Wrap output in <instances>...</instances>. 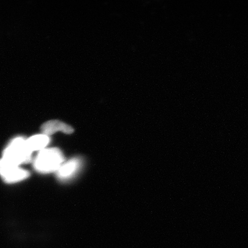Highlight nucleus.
I'll return each mask as SVG.
<instances>
[{
	"mask_svg": "<svg viewBox=\"0 0 248 248\" xmlns=\"http://www.w3.org/2000/svg\"><path fill=\"white\" fill-rule=\"evenodd\" d=\"M41 131L43 135L49 136L58 131L63 132L66 134H71L74 131L72 127L58 120H51L43 124Z\"/></svg>",
	"mask_w": 248,
	"mask_h": 248,
	"instance_id": "5",
	"label": "nucleus"
},
{
	"mask_svg": "<svg viewBox=\"0 0 248 248\" xmlns=\"http://www.w3.org/2000/svg\"><path fill=\"white\" fill-rule=\"evenodd\" d=\"M64 162L63 155L59 149H44L40 151L34 160L33 167L40 173H49L57 171Z\"/></svg>",
	"mask_w": 248,
	"mask_h": 248,
	"instance_id": "1",
	"label": "nucleus"
},
{
	"mask_svg": "<svg viewBox=\"0 0 248 248\" xmlns=\"http://www.w3.org/2000/svg\"><path fill=\"white\" fill-rule=\"evenodd\" d=\"M82 166V160L76 157L62 164L57 171L58 178L61 181H68L75 176Z\"/></svg>",
	"mask_w": 248,
	"mask_h": 248,
	"instance_id": "4",
	"label": "nucleus"
},
{
	"mask_svg": "<svg viewBox=\"0 0 248 248\" xmlns=\"http://www.w3.org/2000/svg\"><path fill=\"white\" fill-rule=\"evenodd\" d=\"M30 173L2 158L0 159V176L7 184H14L29 177Z\"/></svg>",
	"mask_w": 248,
	"mask_h": 248,
	"instance_id": "3",
	"label": "nucleus"
},
{
	"mask_svg": "<svg viewBox=\"0 0 248 248\" xmlns=\"http://www.w3.org/2000/svg\"><path fill=\"white\" fill-rule=\"evenodd\" d=\"M50 141L49 136L41 134L32 136L27 140V144L30 150L32 152L42 151L45 149Z\"/></svg>",
	"mask_w": 248,
	"mask_h": 248,
	"instance_id": "6",
	"label": "nucleus"
},
{
	"mask_svg": "<svg viewBox=\"0 0 248 248\" xmlns=\"http://www.w3.org/2000/svg\"><path fill=\"white\" fill-rule=\"evenodd\" d=\"M26 140L20 137L12 140L5 149L3 158L17 166L30 162L32 159V152L28 147Z\"/></svg>",
	"mask_w": 248,
	"mask_h": 248,
	"instance_id": "2",
	"label": "nucleus"
}]
</instances>
